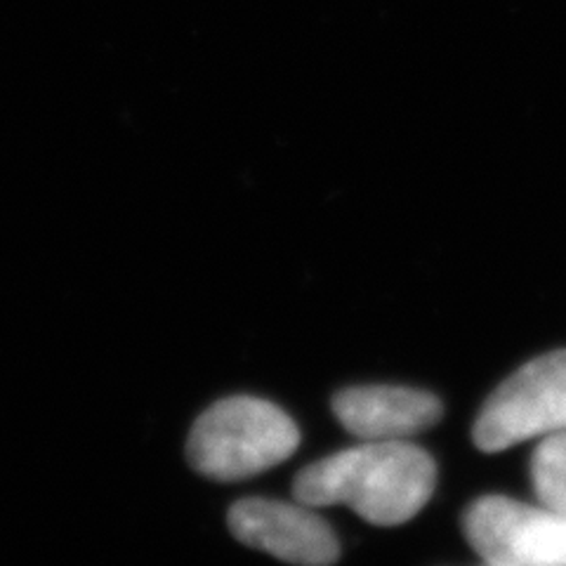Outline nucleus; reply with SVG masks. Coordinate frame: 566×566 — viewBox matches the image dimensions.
<instances>
[{"mask_svg": "<svg viewBox=\"0 0 566 566\" xmlns=\"http://www.w3.org/2000/svg\"><path fill=\"white\" fill-rule=\"evenodd\" d=\"M437 486L432 455L409 439L364 441L297 472L295 501L310 507L347 505L370 524L397 526L430 503Z\"/></svg>", "mask_w": 566, "mask_h": 566, "instance_id": "1", "label": "nucleus"}, {"mask_svg": "<svg viewBox=\"0 0 566 566\" xmlns=\"http://www.w3.org/2000/svg\"><path fill=\"white\" fill-rule=\"evenodd\" d=\"M297 447V424L276 403L227 397L193 422L187 460L206 480L241 482L281 465Z\"/></svg>", "mask_w": 566, "mask_h": 566, "instance_id": "2", "label": "nucleus"}, {"mask_svg": "<svg viewBox=\"0 0 566 566\" xmlns=\"http://www.w3.org/2000/svg\"><path fill=\"white\" fill-rule=\"evenodd\" d=\"M566 430V349L526 361L493 389L472 428L484 453Z\"/></svg>", "mask_w": 566, "mask_h": 566, "instance_id": "3", "label": "nucleus"}, {"mask_svg": "<svg viewBox=\"0 0 566 566\" xmlns=\"http://www.w3.org/2000/svg\"><path fill=\"white\" fill-rule=\"evenodd\" d=\"M463 534L486 566H566V515L507 495H482Z\"/></svg>", "mask_w": 566, "mask_h": 566, "instance_id": "4", "label": "nucleus"}, {"mask_svg": "<svg viewBox=\"0 0 566 566\" xmlns=\"http://www.w3.org/2000/svg\"><path fill=\"white\" fill-rule=\"evenodd\" d=\"M237 541L293 566H333L340 557L331 524L305 503L243 499L229 510Z\"/></svg>", "mask_w": 566, "mask_h": 566, "instance_id": "5", "label": "nucleus"}, {"mask_svg": "<svg viewBox=\"0 0 566 566\" xmlns=\"http://www.w3.org/2000/svg\"><path fill=\"white\" fill-rule=\"evenodd\" d=\"M333 413L347 432L364 441L411 439L444 418V403L432 392L401 385H361L333 397Z\"/></svg>", "mask_w": 566, "mask_h": 566, "instance_id": "6", "label": "nucleus"}, {"mask_svg": "<svg viewBox=\"0 0 566 566\" xmlns=\"http://www.w3.org/2000/svg\"><path fill=\"white\" fill-rule=\"evenodd\" d=\"M531 484L541 505L566 515V430L538 441L531 455Z\"/></svg>", "mask_w": 566, "mask_h": 566, "instance_id": "7", "label": "nucleus"}, {"mask_svg": "<svg viewBox=\"0 0 566 566\" xmlns=\"http://www.w3.org/2000/svg\"><path fill=\"white\" fill-rule=\"evenodd\" d=\"M484 566H486V564H484Z\"/></svg>", "mask_w": 566, "mask_h": 566, "instance_id": "8", "label": "nucleus"}]
</instances>
